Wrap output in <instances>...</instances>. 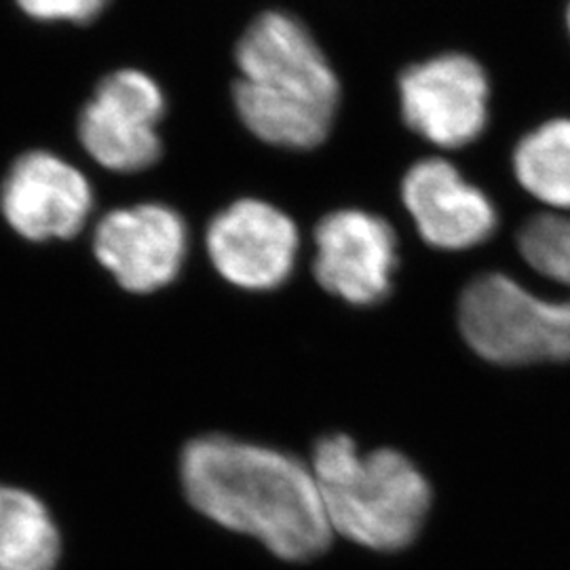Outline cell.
<instances>
[{"label": "cell", "instance_id": "cell-1", "mask_svg": "<svg viewBox=\"0 0 570 570\" xmlns=\"http://www.w3.org/2000/svg\"><path fill=\"white\" fill-rule=\"evenodd\" d=\"M183 482L193 508L284 560L315 558L332 541L313 469L282 450L199 438L184 449Z\"/></svg>", "mask_w": 570, "mask_h": 570}, {"label": "cell", "instance_id": "cell-2", "mask_svg": "<svg viewBox=\"0 0 570 570\" xmlns=\"http://www.w3.org/2000/svg\"><path fill=\"white\" fill-rule=\"evenodd\" d=\"M233 66L230 106L252 140L285 153H315L330 140L343 87L305 20L261 11L235 41Z\"/></svg>", "mask_w": 570, "mask_h": 570}, {"label": "cell", "instance_id": "cell-3", "mask_svg": "<svg viewBox=\"0 0 570 570\" xmlns=\"http://www.w3.org/2000/svg\"><path fill=\"white\" fill-rule=\"evenodd\" d=\"M311 469L332 532L376 551L404 550L416 539L431 508V489L402 452L362 454L338 433L317 442Z\"/></svg>", "mask_w": 570, "mask_h": 570}, {"label": "cell", "instance_id": "cell-4", "mask_svg": "<svg viewBox=\"0 0 570 570\" xmlns=\"http://www.w3.org/2000/svg\"><path fill=\"white\" fill-rule=\"evenodd\" d=\"M169 112L164 85L136 66L102 75L77 115L85 161L117 178H136L164 161L161 127Z\"/></svg>", "mask_w": 570, "mask_h": 570}, {"label": "cell", "instance_id": "cell-5", "mask_svg": "<svg viewBox=\"0 0 570 570\" xmlns=\"http://www.w3.org/2000/svg\"><path fill=\"white\" fill-rule=\"evenodd\" d=\"M459 322L469 346L492 364L570 360V296L541 298L508 275L490 273L468 285Z\"/></svg>", "mask_w": 570, "mask_h": 570}, {"label": "cell", "instance_id": "cell-6", "mask_svg": "<svg viewBox=\"0 0 570 570\" xmlns=\"http://www.w3.org/2000/svg\"><path fill=\"white\" fill-rule=\"evenodd\" d=\"M195 244L183 212L144 199L106 209L89 233L91 256L122 294L148 298L183 277Z\"/></svg>", "mask_w": 570, "mask_h": 570}, {"label": "cell", "instance_id": "cell-7", "mask_svg": "<svg viewBox=\"0 0 570 570\" xmlns=\"http://www.w3.org/2000/svg\"><path fill=\"white\" fill-rule=\"evenodd\" d=\"M202 247L216 277L244 294H273L301 266V225L263 197H237L204 226Z\"/></svg>", "mask_w": 570, "mask_h": 570}, {"label": "cell", "instance_id": "cell-8", "mask_svg": "<svg viewBox=\"0 0 570 570\" xmlns=\"http://www.w3.org/2000/svg\"><path fill=\"white\" fill-rule=\"evenodd\" d=\"M98 195L91 178L60 153L28 148L0 180V216L26 244H72L94 220Z\"/></svg>", "mask_w": 570, "mask_h": 570}, {"label": "cell", "instance_id": "cell-9", "mask_svg": "<svg viewBox=\"0 0 570 570\" xmlns=\"http://www.w3.org/2000/svg\"><path fill=\"white\" fill-rule=\"evenodd\" d=\"M311 244V275L327 296L364 308L391 294L397 235L383 216L357 207L327 212L313 226Z\"/></svg>", "mask_w": 570, "mask_h": 570}, {"label": "cell", "instance_id": "cell-10", "mask_svg": "<svg viewBox=\"0 0 570 570\" xmlns=\"http://www.w3.org/2000/svg\"><path fill=\"white\" fill-rule=\"evenodd\" d=\"M407 127L440 148H463L489 122V79L463 53H446L406 68L397 81Z\"/></svg>", "mask_w": 570, "mask_h": 570}, {"label": "cell", "instance_id": "cell-11", "mask_svg": "<svg viewBox=\"0 0 570 570\" xmlns=\"http://www.w3.org/2000/svg\"><path fill=\"white\" fill-rule=\"evenodd\" d=\"M402 202L421 237L438 249L484 244L499 220L489 197L444 159L412 165L402 183Z\"/></svg>", "mask_w": 570, "mask_h": 570}, {"label": "cell", "instance_id": "cell-12", "mask_svg": "<svg viewBox=\"0 0 570 570\" xmlns=\"http://www.w3.org/2000/svg\"><path fill=\"white\" fill-rule=\"evenodd\" d=\"M60 553V530L41 499L0 487V570H53Z\"/></svg>", "mask_w": 570, "mask_h": 570}, {"label": "cell", "instance_id": "cell-13", "mask_svg": "<svg viewBox=\"0 0 570 570\" xmlns=\"http://www.w3.org/2000/svg\"><path fill=\"white\" fill-rule=\"evenodd\" d=\"M518 183L553 209H570V119L546 122L513 153Z\"/></svg>", "mask_w": 570, "mask_h": 570}, {"label": "cell", "instance_id": "cell-14", "mask_svg": "<svg viewBox=\"0 0 570 570\" xmlns=\"http://www.w3.org/2000/svg\"><path fill=\"white\" fill-rule=\"evenodd\" d=\"M522 258L537 273L570 289V218L546 214L530 218L518 235Z\"/></svg>", "mask_w": 570, "mask_h": 570}, {"label": "cell", "instance_id": "cell-15", "mask_svg": "<svg viewBox=\"0 0 570 570\" xmlns=\"http://www.w3.org/2000/svg\"><path fill=\"white\" fill-rule=\"evenodd\" d=\"M13 4L35 23L89 28L110 9L112 0H13Z\"/></svg>", "mask_w": 570, "mask_h": 570}, {"label": "cell", "instance_id": "cell-16", "mask_svg": "<svg viewBox=\"0 0 570 570\" xmlns=\"http://www.w3.org/2000/svg\"><path fill=\"white\" fill-rule=\"evenodd\" d=\"M569 30H570V4H569Z\"/></svg>", "mask_w": 570, "mask_h": 570}]
</instances>
